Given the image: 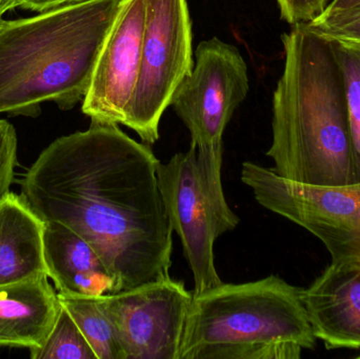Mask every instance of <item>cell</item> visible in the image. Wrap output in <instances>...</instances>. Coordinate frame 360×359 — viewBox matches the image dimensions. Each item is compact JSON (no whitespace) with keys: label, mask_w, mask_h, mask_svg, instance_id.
Returning a JSON list of instances; mask_svg holds the SVG:
<instances>
[{"label":"cell","mask_w":360,"mask_h":359,"mask_svg":"<svg viewBox=\"0 0 360 359\" xmlns=\"http://www.w3.org/2000/svg\"><path fill=\"white\" fill-rule=\"evenodd\" d=\"M160 162L120 124L59 137L21 181V194L41 221L84 237L122 291L164 280L172 266L173 230L158 185Z\"/></svg>","instance_id":"cell-1"},{"label":"cell","mask_w":360,"mask_h":359,"mask_svg":"<svg viewBox=\"0 0 360 359\" xmlns=\"http://www.w3.org/2000/svg\"><path fill=\"white\" fill-rule=\"evenodd\" d=\"M285 67L273 94L272 143L277 175L304 185L360 183L342 67L332 40L292 25L281 36Z\"/></svg>","instance_id":"cell-2"},{"label":"cell","mask_w":360,"mask_h":359,"mask_svg":"<svg viewBox=\"0 0 360 359\" xmlns=\"http://www.w3.org/2000/svg\"><path fill=\"white\" fill-rule=\"evenodd\" d=\"M120 0L65 2L0 27V114L35 116L84 100Z\"/></svg>","instance_id":"cell-3"},{"label":"cell","mask_w":360,"mask_h":359,"mask_svg":"<svg viewBox=\"0 0 360 359\" xmlns=\"http://www.w3.org/2000/svg\"><path fill=\"white\" fill-rule=\"evenodd\" d=\"M302 290L270 275L193 293L179 359H300L317 339Z\"/></svg>","instance_id":"cell-4"},{"label":"cell","mask_w":360,"mask_h":359,"mask_svg":"<svg viewBox=\"0 0 360 359\" xmlns=\"http://www.w3.org/2000/svg\"><path fill=\"white\" fill-rule=\"evenodd\" d=\"M158 178L167 216L193 273L194 294L219 286L214 244L239 223L224 197L221 176L207 174L191 143L188 151L160 162Z\"/></svg>","instance_id":"cell-5"},{"label":"cell","mask_w":360,"mask_h":359,"mask_svg":"<svg viewBox=\"0 0 360 359\" xmlns=\"http://www.w3.org/2000/svg\"><path fill=\"white\" fill-rule=\"evenodd\" d=\"M141 69L124 126L152 145L173 95L193 65L192 22L186 0H146Z\"/></svg>","instance_id":"cell-6"},{"label":"cell","mask_w":360,"mask_h":359,"mask_svg":"<svg viewBox=\"0 0 360 359\" xmlns=\"http://www.w3.org/2000/svg\"><path fill=\"white\" fill-rule=\"evenodd\" d=\"M195 60L171 105L190 132L198 160L222 167V137L233 114L247 98L249 70L238 48L217 37L199 44Z\"/></svg>","instance_id":"cell-7"},{"label":"cell","mask_w":360,"mask_h":359,"mask_svg":"<svg viewBox=\"0 0 360 359\" xmlns=\"http://www.w3.org/2000/svg\"><path fill=\"white\" fill-rule=\"evenodd\" d=\"M241 181L260 206L321 240L332 261L360 259V183L304 185L252 162H243Z\"/></svg>","instance_id":"cell-8"},{"label":"cell","mask_w":360,"mask_h":359,"mask_svg":"<svg viewBox=\"0 0 360 359\" xmlns=\"http://www.w3.org/2000/svg\"><path fill=\"white\" fill-rule=\"evenodd\" d=\"M193 293L171 276L98 296L124 359H179Z\"/></svg>","instance_id":"cell-9"},{"label":"cell","mask_w":360,"mask_h":359,"mask_svg":"<svg viewBox=\"0 0 360 359\" xmlns=\"http://www.w3.org/2000/svg\"><path fill=\"white\" fill-rule=\"evenodd\" d=\"M146 10V0H120L82 100V112L91 120L126 122L141 69Z\"/></svg>","instance_id":"cell-10"},{"label":"cell","mask_w":360,"mask_h":359,"mask_svg":"<svg viewBox=\"0 0 360 359\" xmlns=\"http://www.w3.org/2000/svg\"><path fill=\"white\" fill-rule=\"evenodd\" d=\"M302 297L327 349H360V259L332 261Z\"/></svg>","instance_id":"cell-11"},{"label":"cell","mask_w":360,"mask_h":359,"mask_svg":"<svg viewBox=\"0 0 360 359\" xmlns=\"http://www.w3.org/2000/svg\"><path fill=\"white\" fill-rule=\"evenodd\" d=\"M44 255L46 274L58 294L103 296L122 291L96 250L61 223H44Z\"/></svg>","instance_id":"cell-12"},{"label":"cell","mask_w":360,"mask_h":359,"mask_svg":"<svg viewBox=\"0 0 360 359\" xmlns=\"http://www.w3.org/2000/svg\"><path fill=\"white\" fill-rule=\"evenodd\" d=\"M48 276L0 287V347L39 348L60 311Z\"/></svg>","instance_id":"cell-13"},{"label":"cell","mask_w":360,"mask_h":359,"mask_svg":"<svg viewBox=\"0 0 360 359\" xmlns=\"http://www.w3.org/2000/svg\"><path fill=\"white\" fill-rule=\"evenodd\" d=\"M44 231L25 198L8 192L0 202V287L48 276Z\"/></svg>","instance_id":"cell-14"},{"label":"cell","mask_w":360,"mask_h":359,"mask_svg":"<svg viewBox=\"0 0 360 359\" xmlns=\"http://www.w3.org/2000/svg\"><path fill=\"white\" fill-rule=\"evenodd\" d=\"M58 299L86 337L97 359H124L113 325L101 308L98 296L58 294Z\"/></svg>","instance_id":"cell-15"},{"label":"cell","mask_w":360,"mask_h":359,"mask_svg":"<svg viewBox=\"0 0 360 359\" xmlns=\"http://www.w3.org/2000/svg\"><path fill=\"white\" fill-rule=\"evenodd\" d=\"M32 359H97L86 337L61 306L54 327L39 348L30 350Z\"/></svg>","instance_id":"cell-16"},{"label":"cell","mask_w":360,"mask_h":359,"mask_svg":"<svg viewBox=\"0 0 360 359\" xmlns=\"http://www.w3.org/2000/svg\"><path fill=\"white\" fill-rule=\"evenodd\" d=\"M342 67L355 151L360 162V42L332 40Z\"/></svg>","instance_id":"cell-17"},{"label":"cell","mask_w":360,"mask_h":359,"mask_svg":"<svg viewBox=\"0 0 360 359\" xmlns=\"http://www.w3.org/2000/svg\"><path fill=\"white\" fill-rule=\"evenodd\" d=\"M306 25L327 39L360 42V8L334 14H319Z\"/></svg>","instance_id":"cell-18"},{"label":"cell","mask_w":360,"mask_h":359,"mask_svg":"<svg viewBox=\"0 0 360 359\" xmlns=\"http://www.w3.org/2000/svg\"><path fill=\"white\" fill-rule=\"evenodd\" d=\"M16 164V131L10 122L0 119V202L10 192Z\"/></svg>","instance_id":"cell-19"},{"label":"cell","mask_w":360,"mask_h":359,"mask_svg":"<svg viewBox=\"0 0 360 359\" xmlns=\"http://www.w3.org/2000/svg\"><path fill=\"white\" fill-rule=\"evenodd\" d=\"M281 19L291 25L309 22L323 13L327 0H276Z\"/></svg>","instance_id":"cell-20"},{"label":"cell","mask_w":360,"mask_h":359,"mask_svg":"<svg viewBox=\"0 0 360 359\" xmlns=\"http://www.w3.org/2000/svg\"><path fill=\"white\" fill-rule=\"evenodd\" d=\"M63 4V0H14L13 8H22L34 12H44Z\"/></svg>","instance_id":"cell-21"},{"label":"cell","mask_w":360,"mask_h":359,"mask_svg":"<svg viewBox=\"0 0 360 359\" xmlns=\"http://www.w3.org/2000/svg\"><path fill=\"white\" fill-rule=\"evenodd\" d=\"M360 8V0H332L321 14H334Z\"/></svg>","instance_id":"cell-22"},{"label":"cell","mask_w":360,"mask_h":359,"mask_svg":"<svg viewBox=\"0 0 360 359\" xmlns=\"http://www.w3.org/2000/svg\"><path fill=\"white\" fill-rule=\"evenodd\" d=\"M14 0H0V14L4 15V13L11 11Z\"/></svg>","instance_id":"cell-23"},{"label":"cell","mask_w":360,"mask_h":359,"mask_svg":"<svg viewBox=\"0 0 360 359\" xmlns=\"http://www.w3.org/2000/svg\"><path fill=\"white\" fill-rule=\"evenodd\" d=\"M73 1H80V0H63V4H65V2H73Z\"/></svg>","instance_id":"cell-24"},{"label":"cell","mask_w":360,"mask_h":359,"mask_svg":"<svg viewBox=\"0 0 360 359\" xmlns=\"http://www.w3.org/2000/svg\"><path fill=\"white\" fill-rule=\"evenodd\" d=\"M2 16H4V15L0 14V27H1L2 23L4 22V19L2 18Z\"/></svg>","instance_id":"cell-25"}]
</instances>
